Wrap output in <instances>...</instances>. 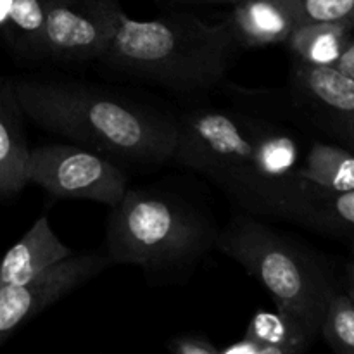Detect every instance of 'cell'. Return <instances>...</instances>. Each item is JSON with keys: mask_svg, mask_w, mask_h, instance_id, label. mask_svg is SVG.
<instances>
[{"mask_svg": "<svg viewBox=\"0 0 354 354\" xmlns=\"http://www.w3.org/2000/svg\"><path fill=\"white\" fill-rule=\"evenodd\" d=\"M109 265L113 263L106 252L71 254L28 282L0 286V339L85 286Z\"/></svg>", "mask_w": 354, "mask_h": 354, "instance_id": "8", "label": "cell"}, {"mask_svg": "<svg viewBox=\"0 0 354 354\" xmlns=\"http://www.w3.org/2000/svg\"><path fill=\"white\" fill-rule=\"evenodd\" d=\"M216 237L207 218L182 197L127 189L107 221L106 254L111 263L151 272L182 268L206 254Z\"/></svg>", "mask_w": 354, "mask_h": 354, "instance_id": "5", "label": "cell"}, {"mask_svg": "<svg viewBox=\"0 0 354 354\" xmlns=\"http://www.w3.org/2000/svg\"><path fill=\"white\" fill-rule=\"evenodd\" d=\"M296 24L337 23L354 26V0H282Z\"/></svg>", "mask_w": 354, "mask_h": 354, "instance_id": "19", "label": "cell"}, {"mask_svg": "<svg viewBox=\"0 0 354 354\" xmlns=\"http://www.w3.org/2000/svg\"><path fill=\"white\" fill-rule=\"evenodd\" d=\"M24 116L50 133L131 165L171 161L178 121L116 90L54 76L12 78Z\"/></svg>", "mask_w": 354, "mask_h": 354, "instance_id": "2", "label": "cell"}, {"mask_svg": "<svg viewBox=\"0 0 354 354\" xmlns=\"http://www.w3.org/2000/svg\"><path fill=\"white\" fill-rule=\"evenodd\" d=\"M313 339L294 320L282 313L258 311L249 322L245 335L223 354H294L310 346Z\"/></svg>", "mask_w": 354, "mask_h": 354, "instance_id": "13", "label": "cell"}, {"mask_svg": "<svg viewBox=\"0 0 354 354\" xmlns=\"http://www.w3.org/2000/svg\"><path fill=\"white\" fill-rule=\"evenodd\" d=\"M304 182L328 192L354 190V152L337 145L315 142L299 166Z\"/></svg>", "mask_w": 354, "mask_h": 354, "instance_id": "16", "label": "cell"}, {"mask_svg": "<svg viewBox=\"0 0 354 354\" xmlns=\"http://www.w3.org/2000/svg\"><path fill=\"white\" fill-rule=\"evenodd\" d=\"M28 152L24 113L12 78L0 76V197L14 196L28 183Z\"/></svg>", "mask_w": 354, "mask_h": 354, "instance_id": "10", "label": "cell"}, {"mask_svg": "<svg viewBox=\"0 0 354 354\" xmlns=\"http://www.w3.org/2000/svg\"><path fill=\"white\" fill-rule=\"evenodd\" d=\"M176 121L173 162L209 180L245 214L313 227L311 185L286 128L232 107H197Z\"/></svg>", "mask_w": 354, "mask_h": 354, "instance_id": "1", "label": "cell"}, {"mask_svg": "<svg viewBox=\"0 0 354 354\" xmlns=\"http://www.w3.org/2000/svg\"><path fill=\"white\" fill-rule=\"evenodd\" d=\"M166 6H234L239 0H156Z\"/></svg>", "mask_w": 354, "mask_h": 354, "instance_id": "22", "label": "cell"}, {"mask_svg": "<svg viewBox=\"0 0 354 354\" xmlns=\"http://www.w3.org/2000/svg\"><path fill=\"white\" fill-rule=\"evenodd\" d=\"M346 283H348V296L354 303V261L346 268Z\"/></svg>", "mask_w": 354, "mask_h": 354, "instance_id": "23", "label": "cell"}, {"mask_svg": "<svg viewBox=\"0 0 354 354\" xmlns=\"http://www.w3.org/2000/svg\"><path fill=\"white\" fill-rule=\"evenodd\" d=\"M315 228H339L354 232V190L328 192L311 185Z\"/></svg>", "mask_w": 354, "mask_h": 354, "instance_id": "17", "label": "cell"}, {"mask_svg": "<svg viewBox=\"0 0 354 354\" xmlns=\"http://www.w3.org/2000/svg\"><path fill=\"white\" fill-rule=\"evenodd\" d=\"M353 256H354V248H353Z\"/></svg>", "mask_w": 354, "mask_h": 354, "instance_id": "26", "label": "cell"}, {"mask_svg": "<svg viewBox=\"0 0 354 354\" xmlns=\"http://www.w3.org/2000/svg\"><path fill=\"white\" fill-rule=\"evenodd\" d=\"M47 62L99 59L127 17L121 0H41Z\"/></svg>", "mask_w": 354, "mask_h": 354, "instance_id": "7", "label": "cell"}, {"mask_svg": "<svg viewBox=\"0 0 354 354\" xmlns=\"http://www.w3.org/2000/svg\"><path fill=\"white\" fill-rule=\"evenodd\" d=\"M290 92L301 113L354 152L353 78L334 66H311L294 59Z\"/></svg>", "mask_w": 354, "mask_h": 354, "instance_id": "9", "label": "cell"}, {"mask_svg": "<svg viewBox=\"0 0 354 354\" xmlns=\"http://www.w3.org/2000/svg\"><path fill=\"white\" fill-rule=\"evenodd\" d=\"M228 17L207 23L190 12L149 21L124 17L97 61L104 68L175 93L216 88L241 52Z\"/></svg>", "mask_w": 354, "mask_h": 354, "instance_id": "3", "label": "cell"}, {"mask_svg": "<svg viewBox=\"0 0 354 354\" xmlns=\"http://www.w3.org/2000/svg\"><path fill=\"white\" fill-rule=\"evenodd\" d=\"M320 332L335 351L354 354V303L348 294L330 297Z\"/></svg>", "mask_w": 354, "mask_h": 354, "instance_id": "18", "label": "cell"}, {"mask_svg": "<svg viewBox=\"0 0 354 354\" xmlns=\"http://www.w3.org/2000/svg\"><path fill=\"white\" fill-rule=\"evenodd\" d=\"M26 182L61 199H86L116 206L128 189V178L107 156L78 144L30 147Z\"/></svg>", "mask_w": 354, "mask_h": 354, "instance_id": "6", "label": "cell"}, {"mask_svg": "<svg viewBox=\"0 0 354 354\" xmlns=\"http://www.w3.org/2000/svg\"><path fill=\"white\" fill-rule=\"evenodd\" d=\"M334 68L354 80V41H348V44H346L344 50H342L341 57L337 59Z\"/></svg>", "mask_w": 354, "mask_h": 354, "instance_id": "21", "label": "cell"}, {"mask_svg": "<svg viewBox=\"0 0 354 354\" xmlns=\"http://www.w3.org/2000/svg\"><path fill=\"white\" fill-rule=\"evenodd\" d=\"M10 0H0V28H2L3 21H6L7 12H9Z\"/></svg>", "mask_w": 354, "mask_h": 354, "instance_id": "24", "label": "cell"}, {"mask_svg": "<svg viewBox=\"0 0 354 354\" xmlns=\"http://www.w3.org/2000/svg\"><path fill=\"white\" fill-rule=\"evenodd\" d=\"M0 33L19 57L47 62L45 10L41 0H10Z\"/></svg>", "mask_w": 354, "mask_h": 354, "instance_id": "14", "label": "cell"}, {"mask_svg": "<svg viewBox=\"0 0 354 354\" xmlns=\"http://www.w3.org/2000/svg\"><path fill=\"white\" fill-rule=\"evenodd\" d=\"M214 245L268 290L279 313L296 322L311 339L320 334L335 292L324 268L296 241L256 216L241 214L228 221Z\"/></svg>", "mask_w": 354, "mask_h": 354, "instance_id": "4", "label": "cell"}, {"mask_svg": "<svg viewBox=\"0 0 354 354\" xmlns=\"http://www.w3.org/2000/svg\"><path fill=\"white\" fill-rule=\"evenodd\" d=\"M166 348L175 354H218L221 351L207 335L203 334H183L173 337Z\"/></svg>", "mask_w": 354, "mask_h": 354, "instance_id": "20", "label": "cell"}, {"mask_svg": "<svg viewBox=\"0 0 354 354\" xmlns=\"http://www.w3.org/2000/svg\"><path fill=\"white\" fill-rule=\"evenodd\" d=\"M351 28L337 23L296 24L286 45L296 61L311 66H335L349 41Z\"/></svg>", "mask_w": 354, "mask_h": 354, "instance_id": "15", "label": "cell"}, {"mask_svg": "<svg viewBox=\"0 0 354 354\" xmlns=\"http://www.w3.org/2000/svg\"><path fill=\"white\" fill-rule=\"evenodd\" d=\"M2 342H3V339H0V344H2Z\"/></svg>", "mask_w": 354, "mask_h": 354, "instance_id": "25", "label": "cell"}, {"mask_svg": "<svg viewBox=\"0 0 354 354\" xmlns=\"http://www.w3.org/2000/svg\"><path fill=\"white\" fill-rule=\"evenodd\" d=\"M230 7L227 17L242 50L286 44L296 28L282 0H239Z\"/></svg>", "mask_w": 354, "mask_h": 354, "instance_id": "12", "label": "cell"}, {"mask_svg": "<svg viewBox=\"0 0 354 354\" xmlns=\"http://www.w3.org/2000/svg\"><path fill=\"white\" fill-rule=\"evenodd\" d=\"M71 254L75 252L62 244L47 218H38L0 259V286L28 282Z\"/></svg>", "mask_w": 354, "mask_h": 354, "instance_id": "11", "label": "cell"}]
</instances>
